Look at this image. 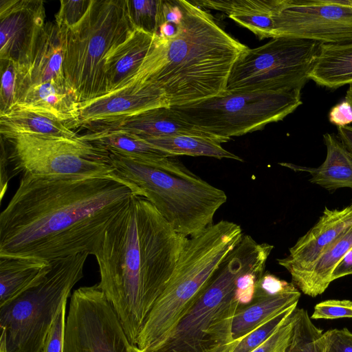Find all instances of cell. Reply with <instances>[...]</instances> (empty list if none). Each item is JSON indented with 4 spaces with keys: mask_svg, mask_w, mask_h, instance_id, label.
<instances>
[{
    "mask_svg": "<svg viewBox=\"0 0 352 352\" xmlns=\"http://www.w3.org/2000/svg\"><path fill=\"white\" fill-rule=\"evenodd\" d=\"M135 190L113 176L22 175L0 214V255L47 263L93 254Z\"/></svg>",
    "mask_w": 352,
    "mask_h": 352,
    "instance_id": "6da1fadb",
    "label": "cell"
},
{
    "mask_svg": "<svg viewBox=\"0 0 352 352\" xmlns=\"http://www.w3.org/2000/svg\"><path fill=\"white\" fill-rule=\"evenodd\" d=\"M188 239L148 200L133 195L96 245L92 255L99 267L98 285L133 345Z\"/></svg>",
    "mask_w": 352,
    "mask_h": 352,
    "instance_id": "7a4b0ae2",
    "label": "cell"
},
{
    "mask_svg": "<svg viewBox=\"0 0 352 352\" xmlns=\"http://www.w3.org/2000/svg\"><path fill=\"white\" fill-rule=\"evenodd\" d=\"M182 18L170 37L153 34L149 50L131 81H150L170 107L226 91L232 69L249 47L227 33L206 9L179 0Z\"/></svg>",
    "mask_w": 352,
    "mask_h": 352,
    "instance_id": "3957f363",
    "label": "cell"
},
{
    "mask_svg": "<svg viewBox=\"0 0 352 352\" xmlns=\"http://www.w3.org/2000/svg\"><path fill=\"white\" fill-rule=\"evenodd\" d=\"M274 246L243 234L215 270L198 299L165 340L151 352H230L232 322L239 307L235 299L238 278L267 260Z\"/></svg>",
    "mask_w": 352,
    "mask_h": 352,
    "instance_id": "277c9868",
    "label": "cell"
},
{
    "mask_svg": "<svg viewBox=\"0 0 352 352\" xmlns=\"http://www.w3.org/2000/svg\"><path fill=\"white\" fill-rule=\"evenodd\" d=\"M113 176L148 200L179 234L196 236L213 223L225 192L190 172L175 157L166 165L145 164L109 153Z\"/></svg>",
    "mask_w": 352,
    "mask_h": 352,
    "instance_id": "5b68a950",
    "label": "cell"
},
{
    "mask_svg": "<svg viewBox=\"0 0 352 352\" xmlns=\"http://www.w3.org/2000/svg\"><path fill=\"white\" fill-rule=\"evenodd\" d=\"M243 235L239 225L221 220L188 238L174 273L150 311L135 346L143 352H151L165 340Z\"/></svg>",
    "mask_w": 352,
    "mask_h": 352,
    "instance_id": "8992f818",
    "label": "cell"
},
{
    "mask_svg": "<svg viewBox=\"0 0 352 352\" xmlns=\"http://www.w3.org/2000/svg\"><path fill=\"white\" fill-rule=\"evenodd\" d=\"M134 29L126 0H92L79 23L60 30L65 80L79 104L108 93L107 58Z\"/></svg>",
    "mask_w": 352,
    "mask_h": 352,
    "instance_id": "52a82bcc",
    "label": "cell"
},
{
    "mask_svg": "<svg viewBox=\"0 0 352 352\" xmlns=\"http://www.w3.org/2000/svg\"><path fill=\"white\" fill-rule=\"evenodd\" d=\"M89 255L82 252L50 263V270L38 285L0 308V327L8 352H43L62 305L83 277Z\"/></svg>",
    "mask_w": 352,
    "mask_h": 352,
    "instance_id": "ba28073f",
    "label": "cell"
},
{
    "mask_svg": "<svg viewBox=\"0 0 352 352\" xmlns=\"http://www.w3.org/2000/svg\"><path fill=\"white\" fill-rule=\"evenodd\" d=\"M302 102L301 89L226 91L190 104L171 107L200 129L228 142L283 120Z\"/></svg>",
    "mask_w": 352,
    "mask_h": 352,
    "instance_id": "9c48e42d",
    "label": "cell"
},
{
    "mask_svg": "<svg viewBox=\"0 0 352 352\" xmlns=\"http://www.w3.org/2000/svg\"><path fill=\"white\" fill-rule=\"evenodd\" d=\"M1 138L6 147L11 178L18 175L113 176L109 153L78 138L27 134Z\"/></svg>",
    "mask_w": 352,
    "mask_h": 352,
    "instance_id": "30bf717a",
    "label": "cell"
},
{
    "mask_svg": "<svg viewBox=\"0 0 352 352\" xmlns=\"http://www.w3.org/2000/svg\"><path fill=\"white\" fill-rule=\"evenodd\" d=\"M320 43L290 37L272 38L248 49L234 65L226 91H268L301 89Z\"/></svg>",
    "mask_w": 352,
    "mask_h": 352,
    "instance_id": "8fae6325",
    "label": "cell"
},
{
    "mask_svg": "<svg viewBox=\"0 0 352 352\" xmlns=\"http://www.w3.org/2000/svg\"><path fill=\"white\" fill-rule=\"evenodd\" d=\"M133 347L98 283L73 292L63 352H133Z\"/></svg>",
    "mask_w": 352,
    "mask_h": 352,
    "instance_id": "7c38bea8",
    "label": "cell"
},
{
    "mask_svg": "<svg viewBox=\"0 0 352 352\" xmlns=\"http://www.w3.org/2000/svg\"><path fill=\"white\" fill-rule=\"evenodd\" d=\"M321 43L352 41V0H282L273 38Z\"/></svg>",
    "mask_w": 352,
    "mask_h": 352,
    "instance_id": "4fadbf2b",
    "label": "cell"
},
{
    "mask_svg": "<svg viewBox=\"0 0 352 352\" xmlns=\"http://www.w3.org/2000/svg\"><path fill=\"white\" fill-rule=\"evenodd\" d=\"M170 107L164 91L150 81H131L124 87L79 104L71 129L89 132L107 126L154 108Z\"/></svg>",
    "mask_w": 352,
    "mask_h": 352,
    "instance_id": "5bb4252c",
    "label": "cell"
},
{
    "mask_svg": "<svg viewBox=\"0 0 352 352\" xmlns=\"http://www.w3.org/2000/svg\"><path fill=\"white\" fill-rule=\"evenodd\" d=\"M41 0H0V59L14 63L17 74L25 72L45 25Z\"/></svg>",
    "mask_w": 352,
    "mask_h": 352,
    "instance_id": "9a60e30c",
    "label": "cell"
},
{
    "mask_svg": "<svg viewBox=\"0 0 352 352\" xmlns=\"http://www.w3.org/2000/svg\"><path fill=\"white\" fill-rule=\"evenodd\" d=\"M352 225V204L342 209L325 207L318 222L294 246L289 254L277 260L292 276V281L306 273L325 249Z\"/></svg>",
    "mask_w": 352,
    "mask_h": 352,
    "instance_id": "2e32d148",
    "label": "cell"
},
{
    "mask_svg": "<svg viewBox=\"0 0 352 352\" xmlns=\"http://www.w3.org/2000/svg\"><path fill=\"white\" fill-rule=\"evenodd\" d=\"M63 58V34L56 23L46 22L28 68L22 74H17L16 103L24 92L34 85L45 82L67 85Z\"/></svg>",
    "mask_w": 352,
    "mask_h": 352,
    "instance_id": "e0dca14e",
    "label": "cell"
},
{
    "mask_svg": "<svg viewBox=\"0 0 352 352\" xmlns=\"http://www.w3.org/2000/svg\"><path fill=\"white\" fill-rule=\"evenodd\" d=\"M105 129H121L131 132L145 139L175 135H192L205 137L219 142L224 140L204 132L184 118L171 107H161L147 110ZM102 131V130H101Z\"/></svg>",
    "mask_w": 352,
    "mask_h": 352,
    "instance_id": "ac0fdd59",
    "label": "cell"
},
{
    "mask_svg": "<svg viewBox=\"0 0 352 352\" xmlns=\"http://www.w3.org/2000/svg\"><path fill=\"white\" fill-rule=\"evenodd\" d=\"M204 9L223 12L259 39L273 38L275 19L282 0H192Z\"/></svg>",
    "mask_w": 352,
    "mask_h": 352,
    "instance_id": "d6986e66",
    "label": "cell"
},
{
    "mask_svg": "<svg viewBox=\"0 0 352 352\" xmlns=\"http://www.w3.org/2000/svg\"><path fill=\"white\" fill-rule=\"evenodd\" d=\"M153 34L134 29L108 56L105 72L108 92L129 83L139 71L153 41Z\"/></svg>",
    "mask_w": 352,
    "mask_h": 352,
    "instance_id": "ffe728a7",
    "label": "cell"
},
{
    "mask_svg": "<svg viewBox=\"0 0 352 352\" xmlns=\"http://www.w3.org/2000/svg\"><path fill=\"white\" fill-rule=\"evenodd\" d=\"M78 138L109 153L154 166H164L175 157L159 149L138 135L121 129L88 132L79 135Z\"/></svg>",
    "mask_w": 352,
    "mask_h": 352,
    "instance_id": "44dd1931",
    "label": "cell"
},
{
    "mask_svg": "<svg viewBox=\"0 0 352 352\" xmlns=\"http://www.w3.org/2000/svg\"><path fill=\"white\" fill-rule=\"evenodd\" d=\"M78 108L79 102L69 87L55 82L30 87L13 107L52 116L65 122L67 126L77 119Z\"/></svg>",
    "mask_w": 352,
    "mask_h": 352,
    "instance_id": "7402d4cb",
    "label": "cell"
},
{
    "mask_svg": "<svg viewBox=\"0 0 352 352\" xmlns=\"http://www.w3.org/2000/svg\"><path fill=\"white\" fill-rule=\"evenodd\" d=\"M327 148L324 162L317 168L301 166L291 163H280L295 171L307 172L309 181L331 190L340 188H352V156L342 142L333 133L323 135Z\"/></svg>",
    "mask_w": 352,
    "mask_h": 352,
    "instance_id": "603a6c76",
    "label": "cell"
},
{
    "mask_svg": "<svg viewBox=\"0 0 352 352\" xmlns=\"http://www.w3.org/2000/svg\"><path fill=\"white\" fill-rule=\"evenodd\" d=\"M300 292L297 287L277 294H270L256 289L252 301L239 306L232 322L234 340H241L250 331L268 321L282 311L298 303Z\"/></svg>",
    "mask_w": 352,
    "mask_h": 352,
    "instance_id": "cb8c5ba5",
    "label": "cell"
},
{
    "mask_svg": "<svg viewBox=\"0 0 352 352\" xmlns=\"http://www.w3.org/2000/svg\"><path fill=\"white\" fill-rule=\"evenodd\" d=\"M50 269L51 264L41 260L0 255V308L38 285Z\"/></svg>",
    "mask_w": 352,
    "mask_h": 352,
    "instance_id": "d4e9b609",
    "label": "cell"
},
{
    "mask_svg": "<svg viewBox=\"0 0 352 352\" xmlns=\"http://www.w3.org/2000/svg\"><path fill=\"white\" fill-rule=\"evenodd\" d=\"M309 79L329 89L352 85V41L320 43Z\"/></svg>",
    "mask_w": 352,
    "mask_h": 352,
    "instance_id": "484cf974",
    "label": "cell"
},
{
    "mask_svg": "<svg viewBox=\"0 0 352 352\" xmlns=\"http://www.w3.org/2000/svg\"><path fill=\"white\" fill-rule=\"evenodd\" d=\"M0 133L2 137L27 134L75 139L79 136L65 122L52 116L20 109L0 115Z\"/></svg>",
    "mask_w": 352,
    "mask_h": 352,
    "instance_id": "4316f807",
    "label": "cell"
},
{
    "mask_svg": "<svg viewBox=\"0 0 352 352\" xmlns=\"http://www.w3.org/2000/svg\"><path fill=\"white\" fill-rule=\"evenodd\" d=\"M352 248V225L345 230L304 274L292 283L304 294L316 297L329 287L331 275L338 263Z\"/></svg>",
    "mask_w": 352,
    "mask_h": 352,
    "instance_id": "83f0119b",
    "label": "cell"
},
{
    "mask_svg": "<svg viewBox=\"0 0 352 352\" xmlns=\"http://www.w3.org/2000/svg\"><path fill=\"white\" fill-rule=\"evenodd\" d=\"M152 145L173 156L189 155L206 156L217 159H232L240 162L243 160L224 149L221 143L205 137L192 135H175L160 138L144 139Z\"/></svg>",
    "mask_w": 352,
    "mask_h": 352,
    "instance_id": "f1b7e54d",
    "label": "cell"
},
{
    "mask_svg": "<svg viewBox=\"0 0 352 352\" xmlns=\"http://www.w3.org/2000/svg\"><path fill=\"white\" fill-rule=\"evenodd\" d=\"M325 332L316 327L303 308L295 310V321L288 352H327Z\"/></svg>",
    "mask_w": 352,
    "mask_h": 352,
    "instance_id": "f546056e",
    "label": "cell"
},
{
    "mask_svg": "<svg viewBox=\"0 0 352 352\" xmlns=\"http://www.w3.org/2000/svg\"><path fill=\"white\" fill-rule=\"evenodd\" d=\"M294 304L250 331L230 352H252L265 342L297 308Z\"/></svg>",
    "mask_w": 352,
    "mask_h": 352,
    "instance_id": "4dcf8cb0",
    "label": "cell"
},
{
    "mask_svg": "<svg viewBox=\"0 0 352 352\" xmlns=\"http://www.w3.org/2000/svg\"><path fill=\"white\" fill-rule=\"evenodd\" d=\"M126 2L129 18L134 28L156 34L161 0H126Z\"/></svg>",
    "mask_w": 352,
    "mask_h": 352,
    "instance_id": "1f68e13d",
    "label": "cell"
},
{
    "mask_svg": "<svg viewBox=\"0 0 352 352\" xmlns=\"http://www.w3.org/2000/svg\"><path fill=\"white\" fill-rule=\"evenodd\" d=\"M0 115L13 109L16 104L17 70L13 62L0 59Z\"/></svg>",
    "mask_w": 352,
    "mask_h": 352,
    "instance_id": "d6a6232c",
    "label": "cell"
},
{
    "mask_svg": "<svg viewBox=\"0 0 352 352\" xmlns=\"http://www.w3.org/2000/svg\"><path fill=\"white\" fill-rule=\"evenodd\" d=\"M92 0L65 1L60 2V8L56 14V23L60 30L76 25L88 11Z\"/></svg>",
    "mask_w": 352,
    "mask_h": 352,
    "instance_id": "836d02e7",
    "label": "cell"
},
{
    "mask_svg": "<svg viewBox=\"0 0 352 352\" xmlns=\"http://www.w3.org/2000/svg\"><path fill=\"white\" fill-rule=\"evenodd\" d=\"M295 310L265 342L252 352H286L292 336Z\"/></svg>",
    "mask_w": 352,
    "mask_h": 352,
    "instance_id": "e575fe53",
    "label": "cell"
},
{
    "mask_svg": "<svg viewBox=\"0 0 352 352\" xmlns=\"http://www.w3.org/2000/svg\"><path fill=\"white\" fill-rule=\"evenodd\" d=\"M311 318L316 320L352 318V301L337 299L322 301L315 305Z\"/></svg>",
    "mask_w": 352,
    "mask_h": 352,
    "instance_id": "d590c367",
    "label": "cell"
},
{
    "mask_svg": "<svg viewBox=\"0 0 352 352\" xmlns=\"http://www.w3.org/2000/svg\"><path fill=\"white\" fill-rule=\"evenodd\" d=\"M67 301L63 303L47 334L43 352H63Z\"/></svg>",
    "mask_w": 352,
    "mask_h": 352,
    "instance_id": "8d00e7d4",
    "label": "cell"
},
{
    "mask_svg": "<svg viewBox=\"0 0 352 352\" xmlns=\"http://www.w3.org/2000/svg\"><path fill=\"white\" fill-rule=\"evenodd\" d=\"M325 334L327 352H352V333L347 328L329 329Z\"/></svg>",
    "mask_w": 352,
    "mask_h": 352,
    "instance_id": "74e56055",
    "label": "cell"
},
{
    "mask_svg": "<svg viewBox=\"0 0 352 352\" xmlns=\"http://www.w3.org/2000/svg\"><path fill=\"white\" fill-rule=\"evenodd\" d=\"M296 287L292 283L281 280L270 273H265L258 281L256 288L261 291L270 294H280Z\"/></svg>",
    "mask_w": 352,
    "mask_h": 352,
    "instance_id": "f35d334b",
    "label": "cell"
},
{
    "mask_svg": "<svg viewBox=\"0 0 352 352\" xmlns=\"http://www.w3.org/2000/svg\"><path fill=\"white\" fill-rule=\"evenodd\" d=\"M329 122L339 126H346L352 123V106L346 99L333 106L329 113Z\"/></svg>",
    "mask_w": 352,
    "mask_h": 352,
    "instance_id": "ab89813d",
    "label": "cell"
},
{
    "mask_svg": "<svg viewBox=\"0 0 352 352\" xmlns=\"http://www.w3.org/2000/svg\"><path fill=\"white\" fill-rule=\"evenodd\" d=\"M11 179L9 162L6 147L3 140L1 138V160H0V200L8 189L9 180Z\"/></svg>",
    "mask_w": 352,
    "mask_h": 352,
    "instance_id": "60d3db41",
    "label": "cell"
},
{
    "mask_svg": "<svg viewBox=\"0 0 352 352\" xmlns=\"http://www.w3.org/2000/svg\"><path fill=\"white\" fill-rule=\"evenodd\" d=\"M352 274V248L346 253L334 267L331 281Z\"/></svg>",
    "mask_w": 352,
    "mask_h": 352,
    "instance_id": "b9f144b4",
    "label": "cell"
},
{
    "mask_svg": "<svg viewBox=\"0 0 352 352\" xmlns=\"http://www.w3.org/2000/svg\"><path fill=\"white\" fill-rule=\"evenodd\" d=\"M337 130V136L352 156V126H339Z\"/></svg>",
    "mask_w": 352,
    "mask_h": 352,
    "instance_id": "7bdbcfd3",
    "label": "cell"
},
{
    "mask_svg": "<svg viewBox=\"0 0 352 352\" xmlns=\"http://www.w3.org/2000/svg\"><path fill=\"white\" fill-rule=\"evenodd\" d=\"M0 352H8L5 333L2 331L0 339Z\"/></svg>",
    "mask_w": 352,
    "mask_h": 352,
    "instance_id": "ee69618b",
    "label": "cell"
},
{
    "mask_svg": "<svg viewBox=\"0 0 352 352\" xmlns=\"http://www.w3.org/2000/svg\"><path fill=\"white\" fill-rule=\"evenodd\" d=\"M345 99L349 101L352 106V85H349L346 91Z\"/></svg>",
    "mask_w": 352,
    "mask_h": 352,
    "instance_id": "f6af8a7d",
    "label": "cell"
},
{
    "mask_svg": "<svg viewBox=\"0 0 352 352\" xmlns=\"http://www.w3.org/2000/svg\"><path fill=\"white\" fill-rule=\"evenodd\" d=\"M133 352H143L140 351L136 346L133 345Z\"/></svg>",
    "mask_w": 352,
    "mask_h": 352,
    "instance_id": "bcb514c9",
    "label": "cell"
},
{
    "mask_svg": "<svg viewBox=\"0 0 352 352\" xmlns=\"http://www.w3.org/2000/svg\"><path fill=\"white\" fill-rule=\"evenodd\" d=\"M286 352H288L287 351Z\"/></svg>",
    "mask_w": 352,
    "mask_h": 352,
    "instance_id": "7dc6e473",
    "label": "cell"
},
{
    "mask_svg": "<svg viewBox=\"0 0 352 352\" xmlns=\"http://www.w3.org/2000/svg\"><path fill=\"white\" fill-rule=\"evenodd\" d=\"M351 204H352V203H351Z\"/></svg>",
    "mask_w": 352,
    "mask_h": 352,
    "instance_id": "c3c4849f",
    "label": "cell"
}]
</instances>
